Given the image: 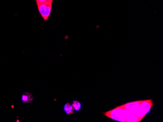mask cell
<instances>
[{"instance_id": "cell-6", "label": "cell", "mask_w": 163, "mask_h": 122, "mask_svg": "<svg viewBox=\"0 0 163 122\" xmlns=\"http://www.w3.org/2000/svg\"><path fill=\"white\" fill-rule=\"evenodd\" d=\"M141 120H142L134 114L131 113L130 115L127 116L125 119V122H139Z\"/></svg>"}, {"instance_id": "cell-7", "label": "cell", "mask_w": 163, "mask_h": 122, "mask_svg": "<svg viewBox=\"0 0 163 122\" xmlns=\"http://www.w3.org/2000/svg\"><path fill=\"white\" fill-rule=\"evenodd\" d=\"M64 110L65 111L66 113L68 115H72L74 112V110L73 108L72 105L71 104L67 103L64 106Z\"/></svg>"}, {"instance_id": "cell-5", "label": "cell", "mask_w": 163, "mask_h": 122, "mask_svg": "<svg viewBox=\"0 0 163 122\" xmlns=\"http://www.w3.org/2000/svg\"><path fill=\"white\" fill-rule=\"evenodd\" d=\"M21 99L23 102L24 103H30L32 102L34 97L29 92H25L21 96Z\"/></svg>"}, {"instance_id": "cell-4", "label": "cell", "mask_w": 163, "mask_h": 122, "mask_svg": "<svg viewBox=\"0 0 163 122\" xmlns=\"http://www.w3.org/2000/svg\"><path fill=\"white\" fill-rule=\"evenodd\" d=\"M142 101H136L128 103L123 105H122L121 107L126 110H134L140 105V104L142 102Z\"/></svg>"}, {"instance_id": "cell-9", "label": "cell", "mask_w": 163, "mask_h": 122, "mask_svg": "<svg viewBox=\"0 0 163 122\" xmlns=\"http://www.w3.org/2000/svg\"><path fill=\"white\" fill-rule=\"evenodd\" d=\"M54 0H35L36 3H42L45 2H53Z\"/></svg>"}, {"instance_id": "cell-3", "label": "cell", "mask_w": 163, "mask_h": 122, "mask_svg": "<svg viewBox=\"0 0 163 122\" xmlns=\"http://www.w3.org/2000/svg\"><path fill=\"white\" fill-rule=\"evenodd\" d=\"M53 2H42L37 3L38 10L40 15L45 22L48 21L52 11Z\"/></svg>"}, {"instance_id": "cell-1", "label": "cell", "mask_w": 163, "mask_h": 122, "mask_svg": "<svg viewBox=\"0 0 163 122\" xmlns=\"http://www.w3.org/2000/svg\"><path fill=\"white\" fill-rule=\"evenodd\" d=\"M131 110L124 109L121 106L104 113V115L110 119L120 122H125L126 117L131 113Z\"/></svg>"}, {"instance_id": "cell-8", "label": "cell", "mask_w": 163, "mask_h": 122, "mask_svg": "<svg viewBox=\"0 0 163 122\" xmlns=\"http://www.w3.org/2000/svg\"><path fill=\"white\" fill-rule=\"evenodd\" d=\"M72 106L74 110L76 111H79L81 108V104L79 102L77 101H74L72 104Z\"/></svg>"}, {"instance_id": "cell-2", "label": "cell", "mask_w": 163, "mask_h": 122, "mask_svg": "<svg viewBox=\"0 0 163 122\" xmlns=\"http://www.w3.org/2000/svg\"><path fill=\"white\" fill-rule=\"evenodd\" d=\"M154 105L152 99L146 100L143 101L135 110H133L135 115L138 117L141 120L146 115L147 113L150 112V109Z\"/></svg>"}]
</instances>
